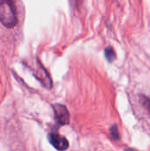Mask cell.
<instances>
[{
  "instance_id": "3",
  "label": "cell",
  "mask_w": 150,
  "mask_h": 151,
  "mask_svg": "<svg viewBox=\"0 0 150 151\" xmlns=\"http://www.w3.org/2000/svg\"><path fill=\"white\" fill-rule=\"evenodd\" d=\"M50 144L57 150H65L69 147V142L67 139L58 134L51 133L48 136Z\"/></svg>"
},
{
  "instance_id": "4",
  "label": "cell",
  "mask_w": 150,
  "mask_h": 151,
  "mask_svg": "<svg viewBox=\"0 0 150 151\" xmlns=\"http://www.w3.org/2000/svg\"><path fill=\"white\" fill-rule=\"evenodd\" d=\"M105 57L110 62L112 61L115 58V57H116L115 52H114V50H113V49L111 47H108V48L105 49Z\"/></svg>"
},
{
  "instance_id": "1",
  "label": "cell",
  "mask_w": 150,
  "mask_h": 151,
  "mask_svg": "<svg viewBox=\"0 0 150 151\" xmlns=\"http://www.w3.org/2000/svg\"><path fill=\"white\" fill-rule=\"evenodd\" d=\"M0 22L7 28L17 25L18 18L13 0H0Z\"/></svg>"
},
{
  "instance_id": "2",
  "label": "cell",
  "mask_w": 150,
  "mask_h": 151,
  "mask_svg": "<svg viewBox=\"0 0 150 151\" xmlns=\"http://www.w3.org/2000/svg\"><path fill=\"white\" fill-rule=\"evenodd\" d=\"M53 110H54L55 119L57 122V124L61 126L68 125L70 117L66 107L62 104H55L53 105Z\"/></svg>"
},
{
  "instance_id": "5",
  "label": "cell",
  "mask_w": 150,
  "mask_h": 151,
  "mask_svg": "<svg viewBox=\"0 0 150 151\" xmlns=\"http://www.w3.org/2000/svg\"><path fill=\"white\" fill-rule=\"evenodd\" d=\"M111 136L114 138V139H118V129L116 127H113L111 129Z\"/></svg>"
}]
</instances>
